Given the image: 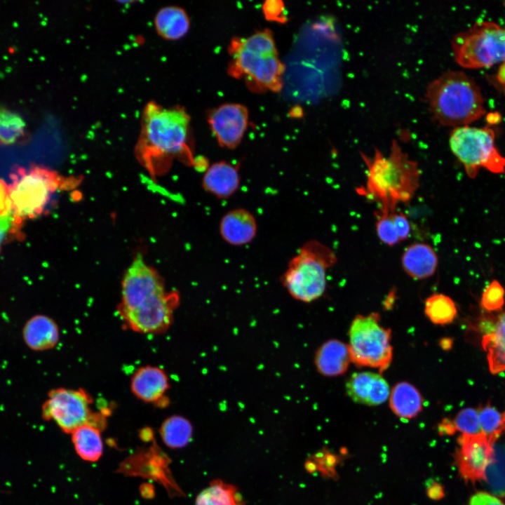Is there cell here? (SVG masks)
Wrapping results in <instances>:
<instances>
[{
	"label": "cell",
	"mask_w": 505,
	"mask_h": 505,
	"mask_svg": "<svg viewBox=\"0 0 505 505\" xmlns=\"http://www.w3.org/2000/svg\"><path fill=\"white\" fill-rule=\"evenodd\" d=\"M351 363L348 344L339 339L324 342L314 354L315 368L323 377H333L344 374Z\"/></svg>",
	"instance_id": "cell-18"
},
{
	"label": "cell",
	"mask_w": 505,
	"mask_h": 505,
	"mask_svg": "<svg viewBox=\"0 0 505 505\" xmlns=\"http://www.w3.org/2000/svg\"><path fill=\"white\" fill-rule=\"evenodd\" d=\"M25 133V122L17 112L0 107V143L10 145L20 140Z\"/></svg>",
	"instance_id": "cell-29"
},
{
	"label": "cell",
	"mask_w": 505,
	"mask_h": 505,
	"mask_svg": "<svg viewBox=\"0 0 505 505\" xmlns=\"http://www.w3.org/2000/svg\"><path fill=\"white\" fill-rule=\"evenodd\" d=\"M367 166L365 186L359 194L376 201L380 211L397 210L399 203L409 202L419 186L418 163L403 152L396 140L388 155L375 149L370 157L361 154Z\"/></svg>",
	"instance_id": "cell-3"
},
{
	"label": "cell",
	"mask_w": 505,
	"mask_h": 505,
	"mask_svg": "<svg viewBox=\"0 0 505 505\" xmlns=\"http://www.w3.org/2000/svg\"><path fill=\"white\" fill-rule=\"evenodd\" d=\"M229 74L243 79L253 91L277 93L283 87L285 66L278 58L272 32L266 29L245 38L235 37L229 46Z\"/></svg>",
	"instance_id": "cell-4"
},
{
	"label": "cell",
	"mask_w": 505,
	"mask_h": 505,
	"mask_svg": "<svg viewBox=\"0 0 505 505\" xmlns=\"http://www.w3.org/2000/svg\"><path fill=\"white\" fill-rule=\"evenodd\" d=\"M130 388L132 393L139 400L164 407L168 404L165 394L170 388L166 372L154 365H144L133 375Z\"/></svg>",
	"instance_id": "cell-14"
},
{
	"label": "cell",
	"mask_w": 505,
	"mask_h": 505,
	"mask_svg": "<svg viewBox=\"0 0 505 505\" xmlns=\"http://www.w3.org/2000/svg\"><path fill=\"white\" fill-rule=\"evenodd\" d=\"M265 17L269 20L285 21L283 15L284 5L280 1H268L262 6Z\"/></svg>",
	"instance_id": "cell-33"
},
{
	"label": "cell",
	"mask_w": 505,
	"mask_h": 505,
	"mask_svg": "<svg viewBox=\"0 0 505 505\" xmlns=\"http://www.w3.org/2000/svg\"><path fill=\"white\" fill-rule=\"evenodd\" d=\"M449 146L471 179L481 168L494 174L505 173V157L496 147L494 131L488 127H454L450 133Z\"/></svg>",
	"instance_id": "cell-8"
},
{
	"label": "cell",
	"mask_w": 505,
	"mask_h": 505,
	"mask_svg": "<svg viewBox=\"0 0 505 505\" xmlns=\"http://www.w3.org/2000/svg\"><path fill=\"white\" fill-rule=\"evenodd\" d=\"M1 252V251H0Z\"/></svg>",
	"instance_id": "cell-36"
},
{
	"label": "cell",
	"mask_w": 505,
	"mask_h": 505,
	"mask_svg": "<svg viewBox=\"0 0 505 505\" xmlns=\"http://www.w3.org/2000/svg\"><path fill=\"white\" fill-rule=\"evenodd\" d=\"M345 389L354 402L368 406L384 403L391 391L381 373L368 371L353 373L346 382Z\"/></svg>",
	"instance_id": "cell-15"
},
{
	"label": "cell",
	"mask_w": 505,
	"mask_h": 505,
	"mask_svg": "<svg viewBox=\"0 0 505 505\" xmlns=\"http://www.w3.org/2000/svg\"><path fill=\"white\" fill-rule=\"evenodd\" d=\"M376 232L379 240L389 246L408 239L411 226L408 217L398 209L376 214Z\"/></svg>",
	"instance_id": "cell-22"
},
{
	"label": "cell",
	"mask_w": 505,
	"mask_h": 505,
	"mask_svg": "<svg viewBox=\"0 0 505 505\" xmlns=\"http://www.w3.org/2000/svg\"><path fill=\"white\" fill-rule=\"evenodd\" d=\"M440 429L450 434L456 431L462 434H475L481 432L478 410L466 408L460 410L455 417L442 422Z\"/></svg>",
	"instance_id": "cell-30"
},
{
	"label": "cell",
	"mask_w": 505,
	"mask_h": 505,
	"mask_svg": "<svg viewBox=\"0 0 505 505\" xmlns=\"http://www.w3.org/2000/svg\"><path fill=\"white\" fill-rule=\"evenodd\" d=\"M468 505H505V504L497 497L484 492H477L471 496Z\"/></svg>",
	"instance_id": "cell-34"
},
{
	"label": "cell",
	"mask_w": 505,
	"mask_h": 505,
	"mask_svg": "<svg viewBox=\"0 0 505 505\" xmlns=\"http://www.w3.org/2000/svg\"><path fill=\"white\" fill-rule=\"evenodd\" d=\"M240 184L238 166L226 161L212 163L202 177L203 189L219 199L232 196L238 191Z\"/></svg>",
	"instance_id": "cell-17"
},
{
	"label": "cell",
	"mask_w": 505,
	"mask_h": 505,
	"mask_svg": "<svg viewBox=\"0 0 505 505\" xmlns=\"http://www.w3.org/2000/svg\"><path fill=\"white\" fill-rule=\"evenodd\" d=\"M389 400L392 412L403 419H410L417 416L424 405L420 391L412 384L405 381L399 382L393 386Z\"/></svg>",
	"instance_id": "cell-21"
},
{
	"label": "cell",
	"mask_w": 505,
	"mask_h": 505,
	"mask_svg": "<svg viewBox=\"0 0 505 505\" xmlns=\"http://www.w3.org/2000/svg\"><path fill=\"white\" fill-rule=\"evenodd\" d=\"M117 311L123 325L134 332L167 331L180 304L179 292L168 291L161 276L137 255L124 274Z\"/></svg>",
	"instance_id": "cell-2"
},
{
	"label": "cell",
	"mask_w": 505,
	"mask_h": 505,
	"mask_svg": "<svg viewBox=\"0 0 505 505\" xmlns=\"http://www.w3.org/2000/svg\"><path fill=\"white\" fill-rule=\"evenodd\" d=\"M505 290L501 284L493 280L484 289L480 304L482 307L488 311L501 310L504 304Z\"/></svg>",
	"instance_id": "cell-32"
},
{
	"label": "cell",
	"mask_w": 505,
	"mask_h": 505,
	"mask_svg": "<svg viewBox=\"0 0 505 505\" xmlns=\"http://www.w3.org/2000/svg\"><path fill=\"white\" fill-rule=\"evenodd\" d=\"M401 264L410 277L422 280L435 274L438 265V258L430 245L417 242L410 244L405 249L401 257Z\"/></svg>",
	"instance_id": "cell-20"
},
{
	"label": "cell",
	"mask_w": 505,
	"mask_h": 505,
	"mask_svg": "<svg viewBox=\"0 0 505 505\" xmlns=\"http://www.w3.org/2000/svg\"><path fill=\"white\" fill-rule=\"evenodd\" d=\"M454 454L460 476L466 482L487 480L486 471L494 460V444L486 435L461 434Z\"/></svg>",
	"instance_id": "cell-12"
},
{
	"label": "cell",
	"mask_w": 505,
	"mask_h": 505,
	"mask_svg": "<svg viewBox=\"0 0 505 505\" xmlns=\"http://www.w3.org/2000/svg\"><path fill=\"white\" fill-rule=\"evenodd\" d=\"M10 177L12 212L23 220L45 213L56 191L68 185L55 171L36 166L17 167Z\"/></svg>",
	"instance_id": "cell-7"
},
{
	"label": "cell",
	"mask_w": 505,
	"mask_h": 505,
	"mask_svg": "<svg viewBox=\"0 0 505 505\" xmlns=\"http://www.w3.org/2000/svg\"><path fill=\"white\" fill-rule=\"evenodd\" d=\"M23 220L10 211L5 215L0 216V251L1 246L14 239L22 240L21 232Z\"/></svg>",
	"instance_id": "cell-31"
},
{
	"label": "cell",
	"mask_w": 505,
	"mask_h": 505,
	"mask_svg": "<svg viewBox=\"0 0 505 505\" xmlns=\"http://www.w3.org/2000/svg\"><path fill=\"white\" fill-rule=\"evenodd\" d=\"M455 61L466 68L490 67L505 62V27L482 21L455 34L452 40Z\"/></svg>",
	"instance_id": "cell-10"
},
{
	"label": "cell",
	"mask_w": 505,
	"mask_h": 505,
	"mask_svg": "<svg viewBox=\"0 0 505 505\" xmlns=\"http://www.w3.org/2000/svg\"><path fill=\"white\" fill-rule=\"evenodd\" d=\"M257 223L254 215L243 208L227 211L221 217L219 233L222 240L233 246L252 242L257 235Z\"/></svg>",
	"instance_id": "cell-16"
},
{
	"label": "cell",
	"mask_w": 505,
	"mask_h": 505,
	"mask_svg": "<svg viewBox=\"0 0 505 505\" xmlns=\"http://www.w3.org/2000/svg\"><path fill=\"white\" fill-rule=\"evenodd\" d=\"M348 335L352 363L377 369L379 373L388 369L393 359L391 331L382 325L378 313L356 316Z\"/></svg>",
	"instance_id": "cell-9"
},
{
	"label": "cell",
	"mask_w": 505,
	"mask_h": 505,
	"mask_svg": "<svg viewBox=\"0 0 505 505\" xmlns=\"http://www.w3.org/2000/svg\"><path fill=\"white\" fill-rule=\"evenodd\" d=\"M193 426L190 421L181 415H171L162 423L159 433L163 443L171 449L182 448L193 437Z\"/></svg>",
	"instance_id": "cell-27"
},
{
	"label": "cell",
	"mask_w": 505,
	"mask_h": 505,
	"mask_svg": "<svg viewBox=\"0 0 505 505\" xmlns=\"http://www.w3.org/2000/svg\"><path fill=\"white\" fill-rule=\"evenodd\" d=\"M424 314L433 324L445 325L452 323L457 316L454 302L449 296L434 293L424 302Z\"/></svg>",
	"instance_id": "cell-28"
},
{
	"label": "cell",
	"mask_w": 505,
	"mask_h": 505,
	"mask_svg": "<svg viewBox=\"0 0 505 505\" xmlns=\"http://www.w3.org/2000/svg\"><path fill=\"white\" fill-rule=\"evenodd\" d=\"M135 154L154 178L166 173L175 160L194 165L190 116L185 109L147 102L141 115Z\"/></svg>",
	"instance_id": "cell-1"
},
{
	"label": "cell",
	"mask_w": 505,
	"mask_h": 505,
	"mask_svg": "<svg viewBox=\"0 0 505 505\" xmlns=\"http://www.w3.org/2000/svg\"><path fill=\"white\" fill-rule=\"evenodd\" d=\"M482 346L487 354L490 371L496 375L505 370V312L483 336Z\"/></svg>",
	"instance_id": "cell-24"
},
{
	"label": "cell",
	"mask_w": 505,
	"mask_h": 505,
	"mask_svg": "<svg viewBox=\"0 0 505 505\" xmlns=\"http://www.w3.org/2000/svg\"><path fill=\"white\" fill-rule=\"evenodd\" d=\"M12 210V201L9 185L0 179V216L8 214Z\"/></svg>",
	"instance_id": "cell-35"
},
{
	"label": "cell",
	"mask_w": 505,
	"mask_h": 505,
	"mask_svg": "<svg viewBox=\"0 0 505 505\" xmlns=\"http://www.w3.org/2000/svg\"><path fill=\"white\" fill-rule=\"evenodd\" d=\"M154 24L157 34L166 40H178L188 32L190 20L187 12L177 6H166L156 13Z\"/></svg>",
	"instance_id": "cell-23"
},
{
	"label": "cell",
	"mask_w": 505,
	"mask_h": 505,
	"mask_svg": "<svg viewBox=\"0 0 505 505\" xmlns=\"http://www.w3.org/2000/svg\"><path fill=\"white\" fill-rule=\"evenodd\" d=\"M195 505H245L236 486L215 479L198 493Z\"/></svg>",
	"instance_id": "cell-26"
},
{
	"label": "cell",
	"mask_w": 505,
	"mask_h": 505,
	"mask_svg": "<svg viewBox=\"0 0 505 505\" xmlns=\"http://www.w3.org/2000/svg\"><path fill=\"white\" fill-rule=\"evenodd\" d=\"M425 98L433 118L443 126H466L485 112L479 86L459 71L444 72L431 81L426 87Z\"/></svg>",
	"instance_id": "cell-5"
},
{
	"label": "cell",
	"mask_w": 505,
	"mask_h": 505,
	"mask_svg": "<svg viewBox=\"0 0 505 505\" xmlns=\"http://www.w3.org/2000/svg\"><path fill=\"white\" fill-rule=\"evenodd\" d=\"M208 122L220 146L235 149L247 129L248 111L241 104H224L209 113Z\"/></svg>",
	"instance_id": "cell-13"
},
{
	"label": "cell",
	"mask_w": 505,
	"mask_h": 505,
	"mask_svg": "<svg viewBox=\"0 0 505 505\" xmlns=\"http://www.w3.org/2000/svg\"><path fill=\"white\" fill-rule=\"evenodd\" d=\"M337 261L330 247L317 240L307 241L290 260L280 281L291 297L311 303L325 292L327 271Z\"/></svg>",
	"instance_id": "cell-6"
},
{
	"label": "cell",
	"mask_w": 505,
	"mask_h": 505,
	"mask_svg": "<svg viewBox=\"0 0 505 505\" xmlns=\"http://www.w3.org/2000/svg\"><path fill=\"white\" fill-rule=\"evenodd\" d=\"M23 341L28 348L43 351L54 348L60 338L59 328L50 317L36 314L29 318L22 328Z\"/></svg>",
	"instance_id": "cell-19"
},
{
	"label": "cell",
	"mask_w": 505,
	"mask_h": 505,
	"mask_svg": "<svg viewBox=\"0 0 505 505\" xmlns=\"http://www.w3.org/2000/svg\"><path fill=\"white\" fill-rule=\"evenodd\" d=\"M93 398L83 389L50 390L41 406V417L53 421L66 433L85 424L91 425L97 415L91 410Z\"/></svg>",
	"instance_id": "cell-11"
},
{
	"label": "cell",
	"mask_w": 505,
	"mask_h": 505,
	"mask_svg": "<svg viewBox=\"0 0 505 505\" xmlns=\"http://www.w3.org/2000/svg\"><path fill=\"white\" fill-rule=\"evenodd\" d=\"M100 433L97 428L85 424L71 433L75 451L82 459L93 462L101 457L103 443Z\"/></svg>",
	"instance_id": "cell-25"
}]
</instances>
